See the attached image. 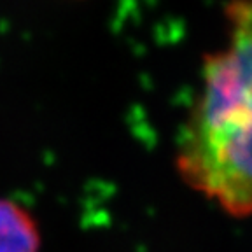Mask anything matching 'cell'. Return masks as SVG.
<instances>
[{"label": "cell", "instance_id": "1", "mask_svg": "<svg viewBox=\"0 0 252 252\" xmlns=\"http://www.w3.org/2000/svg\"><path fill=\"white\" fill-rule=\"evenodd\" d=\"M0 252H40L37 220L7 198H0Z\"/></svg>", "mask_w": 252, "mask_h": 252}]
</instances>
